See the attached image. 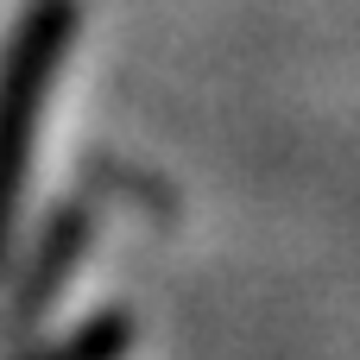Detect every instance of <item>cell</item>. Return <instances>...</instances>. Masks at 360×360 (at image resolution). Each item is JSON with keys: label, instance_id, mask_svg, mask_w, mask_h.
<instances>
[{"label": "cell", "instance_id": "obj_1", "mask_svg": "<svg viewBox=\"0 0 360 360\" xmlns=\"http://www.w3.org/2000/svg\"><path fill=\"white\" fill-rule=\"evenodd\" d=\"M114 348H120V323H101V329L76 335V342H70L57 360H114Z\"/></svg>", "mask_w": 360, "mask_h": 360}]
</instances>
